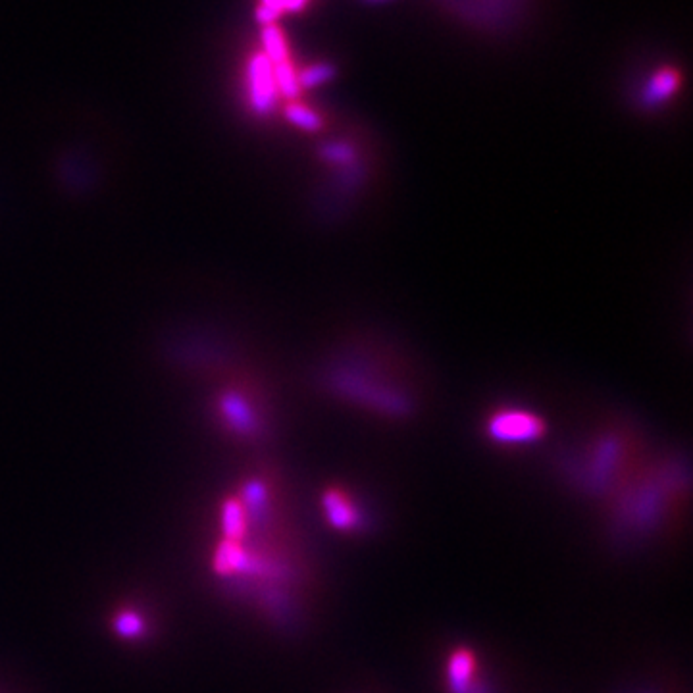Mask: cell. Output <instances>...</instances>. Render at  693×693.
Returning a JSON list of instances; mask_svg holds the SVG:
<instances>
[{"label": "cell", "mask_w": 693, "mask_h": 693, "mask_svg": "<svg viewBox=\"0 0 693 693\" xmlns=\"http://www.w3.org/2000/svg\"><path fill=\"white\" fill-rule=\"evenodd\" d=\"M686 486L688 480L680 474L676 462L653 468L642 466L611 497L616 538L638 541L661 532L670 516L678 513Z\"/></svg>", "instance_id": "6da1fadb"}, {"label": "cell", "mask_w": 693, "mask_h": 693, "mask_svg": "<svg viewBox=\"0 0 693 693\" xmlns=\"http://www.w3.org/2000/svg\"><path fill=\"white\" fill-rule=\"evenodd\" d=\"M640 449L628 432H603L584 455L580 484L591 495L613 497L638 470Z\"/></svg>", "instance_id": "7a4b0ae2"}, {"label": "cell", "mask_w": 693, "mask_h": 693, "mask_svg": "<svg viewBox=\"0 0 693 693\" xmlns=\"http://www.w3.org/2000/svg\"><path fill=\"white\" fill-rule=\"evenodd\" d=\"M334 387L341 397L384 416L403 418L414 411V403L403 389L391 382H382L374 372L357 364L341 366L335 374Z\"/></svg>", "instance_id": "3957f363"}, {"label": "cell", "mask_w": 693, "mask_h": 693, "mask_svg": "<svg viewBox=\"0 0 693 693\" xmlns=\"http://www.w3.org/2000/svg\"><path fill=\"white\" fill-rule=\"evenodd\" d=\"M547 434V422L532 411L499 409L486 420V436L501 447L534 445Z\"/></svg>", "instance_id": "277c9868"}, {"label": "cell", "mask_w": 693, "mask_h": 693, "mask_svg": "<svg viewBox=\"0 0 693 693\" xmlns=\"http://www.w3.org/2000/svg\"><path fill=\"white\" fill-rule=\"evenodd\" d=\"M445 690L447 693H493L482 678L478 653L470 647H457L449 653L445 663Z\"/></svg>", "instance_id": "5b68a950"}, {"label": "cell", "mask_w": 693, "mask_h": 693, "mask_svg": "<svg viewBox=\"0 0 693 693\" xmlns=\"http://www.w3.org/2000/svg\"><path fill=\"white\" fill-rule=\"evenodd\" d=\"M247 93L249 106L258 116H270L278 108V87L274 79V64L257 52L247 64Z\"/></svg>", "instance_id": "8992f818"}, {"label": "cell", "mask_w": 693, "mask_h": 693, "mask_svg": "<svg viewBox=\"0 0 693 693\" xmlns=\"http://www.w3.org/2000/svg\"><path fill=\"white\" fill-rule=\"evenodd\" d=\"M326 522L341 534H359L366 528L364 513L357 499L341 486H330L322 493Z\"/></svg>", "instance_id": "52a82bcc"}, {"label": "cell", "mask_w": 693, "mask_h": 693, "mask_svg": "<svg viewBox=\"0 0 693 693\" xmlns=\"http://www.w3.org/2000/svg\"><path fill=\"white\" fill-rule=\"evenodd\" d=\"M218 409L224 422L239 436H255L260 428L257 411L251 401L239 391H226L218 399Z\"/></svg>", "instance_id": "ba28073f"}, {"label": "cell", "mask_w": 693, "mask_h": 693, "mask_svg": "<svg viewBox=\"0 0 693 693\" xmlns=\"http://www.w3.org/2000/svg\"><path fill=\"white\" fill-rule=\"evenodd\" d=\"M680 83H682V76L676 68L665 66L657 70L653 76L649 77V83L643 89V104L653 108V106L667 103L668 99H672L676 91L680 89Z\"/></svg>", "instance_id": "9c48e42d"}, {"label": "cell", "mask_w": 693, "mask_h": 693, "mask_svg": "<svg viewBox=\"0 0 693 693\" xmlns=\"http://www.w3.org/2000/svg\"><path fill=\"white\" fill-rule=\"evenodd\" d=\"M283 114H285V120L291 126H295V128L301 129V131L316 133V131L324 128V118L314 108L307 106V104L291 101V103L285 106Z\"/></svg>", "instance_id": "30bf717a"}, {"label": "cell", "mask_w": 693, "mask_h": 693, "mask_svg": "<svg viewBox=\"0 0 693 693\" xmlns=\"http://www.w3.org/2000/svg\"><path fill=\"white\" fill-rule=\"evenodd\" d=\"M260 41H262V49H264L262 54H264L272 64H282V62L291 60V58H289V51H287V41H285L280 27L264 26L262 35H260Z\"/></svg>", "instance_id": "8fae6325"}, {"label": "cell", "mask_w": 693, "mask_h": 693, "mask_svg": "<svg viewBox=\"0 0 693 693\" xmlns=\"http://www.w3.org/2000/svg\"><path fill=\"white\" fill-rule=\"evenodd\" d=\"M274 79H276V87H278L280 97L289 99V101H297V97L301 95V85H299L297 70H295L291 60L282 62V64H274Z\"/></svg>", "instance_id": "7c38bea8"}, {"label": "cell", "mask_w": 693, "mask_h": 693, "mask_svg": "<svg viewBox=\"0 0 693 693\" xmlns=\"http://www.w3.org/2000/svg\"><path fill=\"white\" fill-rule=\"evenodd\" d=\"M320 154L328 164L337 168H351L359 160L357 149H353L349 141H330L322 147Z\"/></svg>", "instance_id": "4fadbf2b"}, {"label": "cell", "mask_w": 693, "mask_h": 693, "mask_svg": "<svg viewBox=\"0 0 693 693\" xmlns=\"http://www.w3.org/2000/svg\"><path fill=\"white\" fill-rule=\"evenodd\" d=\"M335 76V68L328 62H320V64H310L307 68H303L301 72H297L299 77V85L301 91L303 89H314L320 87L324 83H328Z\"/></svg>", "instance_id": "5bb4252c"}, {"label": "cell", "mask_w": 693, "mask_h": 693, "mask_svg": "<svg viewBox=\"0 0 693 693\" xmlns=\"http://www.w3.org/2000/svg\"><path fill=\"white\" fill-rule=\"evenodd\" d=\"M285 10V0H262L257 8V20L262 26H274Z\"/></svg>", "instance_id": "9a60e30c"}, {"label": "cell", "mask_w": 693, "mask_h": 693, "mask_svg": "<svg viewBox=\"0 0 693 693\" xmlns=\"http://www.w3.org/2000/svg\"><path fill=\"white\" fill-rule=\"evenodd\" d=\"M116 630L124 636H137L143 632V620L135 613H122L116 618Z\"/></svg>", "instance_id": "2e32d148"}, {"label": "cell", "mask_w": 693, "mask_h": 693, "mask_svg": "<svg viewBox=\"0 0 693 693\" xmlns=\"http://www.w3.org/2000/svg\"><path fill=\"white\" fill-rule=\"evenodd\" d=\"M305 2L307 0H285V8L291 10V12H297V10H301L305 6Z\"/></svg>", "instance_id": "e0dca14e"}]
</instances>
